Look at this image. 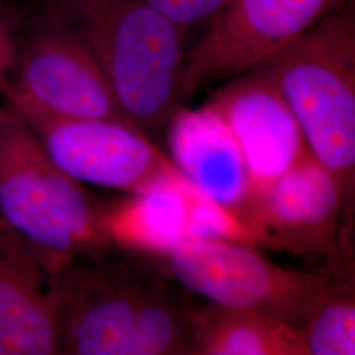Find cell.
Listing matches in <instances>:
<instances>
[{
	"label": "cell",
	"mask_w": 355,
	"mask_h": 355,
	"mask_svg": "<svg viewBox=\"0 0 355 355\" xmlns=\"http://www.w3.org/2000/svg\"><path fill=\"white\" fill-rule=\"evenodd\" d=\"M45 7L86 42L135 127H166L180 107L189 32L146 0H46Z\"/></svg>",
	"instance_id": "cell-1"
},
{
	"label": "cell",
	"mask_w": 355,
	"mask_h": 355,
	"mask_svg": "<svg viewBox=\"0 0 355 355\" xmlns=\"http://www.w3.org/2000/svg\"><path fill=\"white\" fill-rule=\"evenodd\" d=\"M306 146L338 180L340 243L350 254L355 205V3L345 0L266 62Z\"/></svg>",
	"instance_id": "cell-2"
},
{
	"label": "cell",
	"mask_w": 355,
	"mask_h": 355,
	"mask_svg": "<svg viewBox=\"0 0 355 355\" xmlns=\"http://www.w3.org/2000/svg\"><path fill=\"white\" fill-rule=\"evenodd\" d=\"M0 212L1 220L58 270L111 246L103 232L101 207L51 161L10 104L0 107Z\"/></svg>",
	"instance_id": "cell-3"
},
{
	"label": "cell",
	"mask_w": 355,
	"mask_h": 355,
	"mask_svg": "<svg viewBox=\"0 0 355 355\" xmlns=\"http://www.w3.org/2000/svg\"><path fill=\"white\" fill-rule=\"evenodd\" d=\"M155 261L212 304L257 311L296 329L330 283L329 275L278 266L252 245L227 240L184 242Z\"/></svg>",
	"instance_id": "cell-4"
},
{
	"label": "cell",
	"mask_w": 355,
	"mask_h": 355,
	"mask_svg": "<svg viewBox=\"0 0 355 355\" xmlns=\"http://www.w3.org/2000/svg\"><path fill=\"white\" fill-rule=\"evenodd\" d=\"M16 67L17 74L4 95L13 108L133 125L120 110L86 42L48 7L28 28Z\"/></svg>",
	"instance_id": "cell-5"
},
{
	"label": "cell",
	"mask_w": 355,
	"mask_h": 355,
	"mask_svg": "<svg viewBox=\"0 0 355 355\" xmlns=\"http://www.w3.org/2000/svg\"><path fill=\"white\" fill-rule=\"evenodd\" d=\"M343 190L309 149L270 184L254 191L237 212L253 245L296 257L325 258L345 271L340 230Z\"/></svg>",
	"instance_id": "cell-6"
},
{
	"label": "cell",
	"mask_w": 355,
	"mask_h": 355,
	"mask_svg": "<svg viewBox=\"0 0 355 355\" xmlns=\"http://www.w3.org/2000/svg\"><path fill=\"white\" fill-rule=\"evenodd\" d=\"M343 1L229 0L189 48L179 105L215 82L266 64Z\"/></svg>",
	"instance_id": "cell-7"
},
{
	"label": "cell",
	"mask_w": 355,
	"mask_h": 355,
	"mask_svg": "<svg viewBox=\"0 0 355 355\" xmlns=\"http://www.w3.org/2000/svg\"><path fill=\"white\" fill-rule=\"evenodd\" d=\"M13 110L32 128L51 161L79 183L135 193L180 175L145 132L127 123Z\"/></svg>",
	"instance_id": "cell-8"
},
{
	"label": "cell",
	"mask_w": 355,
	"mask_h": 355,
	"mask_svg": "<svg viewBox=\"0 0 355 355\" xmlns=\"http://www.w3.org/2000/svg\"><path fill=\"white\" fill-rule=\"evenodd\" d=\"M57 272L60 354L124 355L141 304L157 278L98 257Z\"/></svg>",
	"instance_id": "cell-9"
},
{
	"label": "cell",
	"mask_w": 355,
	"mask_h": 355,
	"mask_svg": "<svg viewBox=\"0 0 355 355\" xmlns=\"http://www.w3.org/2000/svg\"><path fill=\"white\" fill-rule=\"evenodd\" d=\"M205 104L237 141L250 193L280 177L308 150L302 128L266 64L229 79Z\"/></svg>",
	"instance_id": "cell-10"
},
{
	"label": "cell",
	"mask_w": 355,
	"mask_h": 355,
	"mask_svg": "<svg viewBox=\"0 0 355 355\" xmlns=\"http://www.w3.org/2000/svg\"><path fill=\"white\" fill-rule=\"evenodd\" d=\"M58 271L0 220V355L60 354Z\"/></svg>",
	"instance_id": "cell-11"
},
{
	"label": "cell",
	"mask_w": 355,
	"mask_h": 355,
	"mask_svg": "<svg viewBox=\"0 0 355 355\" xmlns=\"http://www.w3.org/2000/svg\"><path fill=\"white\" fill-rule=\"evenodd\" d=\"M166 127L170 159L179 173L237 216L250 195V179L225 121L207 104L196 110L180 105Z\"/></svg>",
	"instance_id": "cell-12"
},
{
	"label": "cell",
	"mask_w": 355,
	"mask_h": 355,
	"mask_svg": "<svg viewBox=\"0 0 355 355\" xmlns=\"http://www.w3.org/2000/svg\"><path fill=\"white\" fill-rule=\"evenodd\" d=\"M190 184L180 174L101 207L103 232L110 245L161 258L190 241Z\"/></svg>",
	"instance_id": "cell-13"
},
{
	"label": "cell",
	"mask_w": 355,
	"mask_h": 355,
	"mask_svg": "<svg viewBox=\"0 0 355 355\" xmlns=\"http://www.w3.org/2000/svg\"><path fill=\"white\" fill-rule=\"evenodd\" d=\"M193 329L195 355H306L296 328L257 311L211 303Z\"/></svg>",
	"instance_id": "cell-14"
},
{
	"label": "cell",
	"mask_w": 355,
	"mask_h": 355,
	"mask_svg": "<svg viewBox=\"0 0 355 355\" xmlns=\"http://www.w3.org/2000/svg\"><path fill=\"white\" fill-rule=\"evenodd\" d=\"M195 309L161 279L141 304L124 355H195Z\"/></svg>",
	"instance_id": "cell-15"
},
{
	"label": "cell",
	"mask_w": 355,
	"mask_h": 355,
	"mask_svg": "<svg viewBox=\"0 0 355 355\" xmlns=\"http://www.w3.org/2000/svg\"><path fill=\"white\" fill-rule=\"evenodd\" d=\"M330 277L297 328L306 355L355 354V284L349 271Z\"/></svg>",
	"instance_id": "cell-16"
},
{
	"label": "cell",
	"mask_w": 355,
	"mask_h": 355,
	"mask_svg": "<svg viewBox=\"0 0 355 355\" xmlns=\"http://www.w3.org/2000/svg\"><path fill=\"white\" fill-rule=\"evenodd\" d=\"M189 232L192 240H227L254 246L240 218L195 186L189 190Z\"/></svg>",
	"instance_id": "cell-17"
},
{
	"label": "cell",
	"mask_w": 355,
	"mask_h": 355,
	"mask_svg": "<svg viewBox=\"0 0 355 355\" xmlns=\"http://www.w3.org/2000/svg\"><path fill=\"white\" fill-rule=\"evenodd\" d=\"M189 32L193 26L209 24L229 0H146Z\"/></svg>",
	"instance_id": "cell-18"
},
{
	"label": "cell",
	"mask_w": 355,
	"mask_h": 355,
	"mask_svg": "<svg viewBox=\"0 0 355 355\" xmlns=\"http://www.w3.org/2000/svg\"><path fill=\"white\" fill-rule=\"evenodd\" d=\"M17 53L19 46L11 23L0 11V94L3 95L11 86V73L17 64Z\"/></svg>",
	"instance_id": "cell-19"
}]
</instances>
